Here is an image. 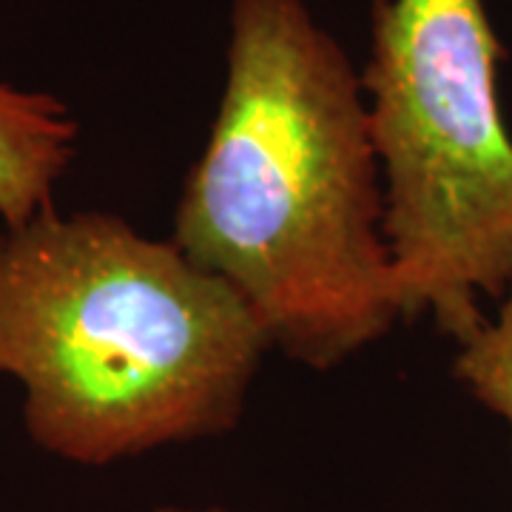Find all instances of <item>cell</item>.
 Returning a JSON list of instances; mask_svg holds the SVG:
<instances>
[{
	"mask_svg": "<svg viewBox=\"0 0 512 512\" xmlns=\"http://www.w3.org/2000/svg\"><path fill=\"white\" fill-rule=\"evenodd\" d=\"M171 242L311 370L402 322L362 80L305 0H234L220 109Z\"/></svg>",
	"mask_w": 512,
	"mask_h": 512,
	"instance_id": "obj_1",
	"label": "cell"
},
{
	"mask_svg": "<svg viewBox=\"0 0 512 512\" xmlns=\"http://www.w3.org/2000/svg\"><path fill=\"white\" fill-rule=\"evenodd\" d=\"M268 350L220 276L117 214L0 228V376L46 456L109 467L228 436Z\"/></svg>",
	"mask_w": 512,
	"mask_h": 512,
	"instance_id": "obj_2",
	"label": "cell"
},
{
	"mask_svg": "<svg viewBox=\"0 0 512 512\" xmlns=\"http://www.w3.org/2000/svg\"><path fill=\"white\" fill-rule=\"evenodd\" d=\"M367 123L402 319L470 339L512 285L504 46L484 0H373Z\"/></svg>",
	"mask_w": 512,
	"mask_h": 512,
	"instance_id": "obj_3",
	"label": "cell"
},
{
	"mask_svg": "<svg viewBox=\"0 0 512 512\" xmlns=\"http://www.w3.org/2000/svg\"><path fill=\"white\" fill-rule=\"evenodd\" d=\"M80 126L57 97L0 83V228L55 208L77 154Z\"/></svg>",
	"mask_w": 512,
	"mask_h": 512,
	"instance_id": "obj_4",
	"label": "cell"
},
{
	"mask_svg": "<svg viewBox=\"0 0 512 512\" xmlns=\"http://www.w3.org/2000/svg\"><path fill=\"white\" fill-rule=\"evenodd\" d=\"M453 376L498 419L507 421L512 444V285L495 319L458 345Z\"/></svg>",
	"mask_w": 512,
	"mask_h": 512,
	"instance_id": "obj_5",
	"label": "cell"
},
{
	"mask_svg": "<svg viewBox=\"0 0 512 512\" xmlns=\"http://www.w3.org/2000/svg\"><path fill=\"white\" fill-rule=\"evenodd\" d=\"M148 512H237L228 510V507H220V504H205V507H183V504H160L154 510Z\"/></svg>",
	"mask_w": 512,
	"mask_h": 512,
	"instance_id": "obj_6",
	"label": "cell"
}]
</instances>
